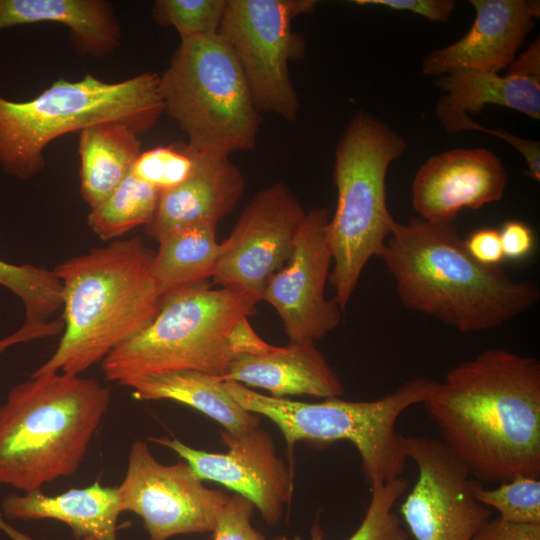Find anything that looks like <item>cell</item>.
I'll return each instance as SVG.
<instances>
[{
  "mask_svg": "<svg viewBox=\"0 0 540 540\" xmlns=\"http://www.w3.org/2000/svg\"><path fill=\"white\" fill-rule=\"evenodd\" d=\"M507 71L524 76L540 78L539 37L507 68Z\"/></svg>",
  "mask_w": 540,
  "mask_h": 540,
  "instance_id": "ab89813d",
  "label": "cell"
},
{
  "mask_svg": "<svg viewBox=\"0 0 540 540\" xmlns=\"http://www.w3.org/2000/svg\"><path fill=\"white\" fill-rule=\"evenodd\" d=\"M188 150L194 158L191 175L179 186L160 193L155 217L146 226L147 234L155 240L177 228L216 225L243 193V175L229 157Z\"/></svg>",
  "mask_w": 540,
  "mask_h": 540,
  "instance_id": "ac0fdd59",
  "label": "cell"
},
{
  "mask_svg": "<svg viewBox=\"0 0 540 540\" xmlns=\"http://www.w3.org/2000/svg\"><path fill=\"white\" fill-rule=\"evenodd\" d=\"M117 488L122 511L142 518L148 540L213 532L230 498L205 487L186 461L162 464L142 440L132 443L127 471Z\"/></svg>",
  "mask_w": 540,
  "mask_h": 540,
  "instance_id": "8fae6325",
  "label": "cell"
},
{
  "mask_svg": "<svg viewBox=\"0 0 540 540\" xmlns=\"http://www.w3.org/2000/svg\"><path fill=\"white\" fill-rule=\"evenodd\" d=\"M445 447L484 482L540 478V362L489 348L454 366L423 402Z\"/></svg>",
  "mask_w": 540,
  "mask_h": 540,
  "instance_id": "6da1fadb",
  "label": "cell"
},
{
  "mask_svg": "<svg viewBox=\"0 0 540 540\" xmlns=\"http://www.w3.org/2000/svg\"><path fill=\"white\" fill-rule=\"evenodd\" d=\"M224 381L262 388L272 397L310 395L323 399L343 395L344 386L314 343H289L254 355L231 358Z\"/></svg>",
  "mask_w": 540,
  "mask_h": 540,
  "instance_id": "d6986e66",
  "label": "cell"
},
{
  "mask_svg": "<svg viewBox=\"0 0 540 540\" xmlns=\"http://www.w3.org/2000/svg\"><path fill=\"white\" fill-rule=\"evenodd\" d=\"M227 0H156L152 18L174 28L180 41L218 34Z\"/></svg>",
  "mask_w": 540,
  "mask_h": 540,
  "instance_id": "f1b7e54d",
  "label": "cell"
},
{
  "mask_svg": "<svg viewBox=\"0 0 540 540\" xmlns=\"http://www.w3.org/2000/svg\"><path fill=\"white\" fill-rule=\"evenodd\" d=\"M80 192L94 208L131 172L140 155L138 134L122 122H102L79 133Z\"/></svg>",
  "mask_w": 540,
  "mask_h": 540,
  "instance_id": "cb8c5ba5",
  "label": "cell"
},
{
  "mask_svg": "<svg viewBox=\"0 0 540 540\" xmlns=\"http://www.w3.org/2000/svg\"><path fill=\"white\" fill-rule=\"evenodd\" d=\"M437 383L417 375L375 400L346 401L337 397L318 403L267 396L234 381H224V386L245 410L275 423L283 434L290 459L300 441L314 446L351 442L359 453L362 473L371 490L404 472L408 458L404 436L396 429L397 420L410 407L423 404Z\"/></svg>",
  "mask_w": 540,
  "mask_h": 540,
  "instance_id": "8992f818",
  "label": "cell"
},
{
  "mask_svg": "<svg viewBox=\"0 0 540 540\" xmlns=\"http://www.w3.org/2000/svg\"><path fill=\"white\" fill-rule=\"evenodd\" d=\"M508 176L485 148H456L430 157L416 172L412 205L428 221H455L463 208L479 209L503 198Z\"/></svg>",
  "mask_w": 540,
  "mask_h": 540,
  "instance_id": "2e32d148",
  "label": "cell"
},
{
  "mask_svg": "<svg viewBox=\"0 0 540 540\" xmlns=\"http://www.w3.org/2000/svg\"><path fill=\"white\" fill-rule=\"evenodd\" d=\"M254 508L247 498L239 494L230 496L218 518L213 540H270L252 526ZM271 540L287 539L285 536H278Z\"/></svg>",
  "mask_w": 540,
  "mask_h": 540,
  "instance_id": "1f68e13d",
  "label": "cell"
},
{
  "mask_svg": "<svg viewBox=\"0 0 540 540\" xmlns=\"http://www.w3.org/2000/svg\"><path fill=\"white\" fill-rule=\"evenodd\" d=\"M231 358L238 355H254L266 352L272 345L260 338L251 327L248 317L239 320L228 337Z\"/></svg>",
  "mask_w": 540,
  "mask_h": 540,
  "instance_id": "74e56055",
  "label": "cell"
},
{
  "mask_svg": "<svg viewBox=\"0 0 540 540\" xmlns=\"http://www.w3.org/2000/svg\"><path fill=\"white\" fill-rule=\"evenodd\" d=\"M3 515L12 520L53 519L68 525L76 540H118V517L123 512L117 487L98 481L49 496L34 490L11 493L1 502Z\"/></svg>",
  "mask_w": 540,
  "mask_h": 540,
  "instance_id": "ffe728a7",
  "label": "cell"
},
{
  "mask_svg": "<svg viewBox=\"0 0 540 540\" xmlns=\"http://www.w3.org/2000/svg\"><path fill=\"white\" fill-rule=\"evenodd\" d=\"M472 491L478 502L498 511L503 521L540 524L539 478L519 476L494 489H486L474 479Z\"/></svg>",
  "mask_w": 540,
  "mask_h": 540,
  "instance_id": "f546056e",
  "label": "cell"
},
{
  "mask_svg": "<svg viewBox=\"0 0 540 540\" xmlns=\"http://www.w3.org/2000/svg\"><path fill=\"white\" fill-rule=\"evenodd\" d=\"M62 322L63 321L61 320H52L41 326H28L23 324L16 332L0 339V354L15 344L54 336L63 332L64 324Z\"/></svg>",
  "mask_w": 540,
  "mask_h": 540,
  "instance_id": "f35d334b",
  "label": "cell"
},
{
  "mask_svg": "<svg viewBox=\"0 0 540 540\" xmlns=\"http://www.w3.org/2000/svg\"><path fill=\"white\" fill-rule=\"evenodd\" d=\"M157 73L144 72L119 82L91 74L59 79L26 101L0 95V167L27 181L46 165L49 143L102 122H122L138 135L150 131L164 113Z\"/></svg>",
  "mask_w": 540,
  "mask_h": 540,
  "instance_id": "5b68a950",
  "label": "cell"
},
{
  "mask_svg": "<svg viewBox=\"0 0 540 540\" xmlns=\"http://www.w3.org/2000/svg\"><path fill=\"white\" fill-rule=\"evenodd\" d=\"M225 453L194 449L177 438L150 437L186 461L201 480L218 482L250 500L268 525L282 516L283 505L291 501L293 473L276 455L272 438L259 427L232 434L220 431Z\"/></svg>",
  "mask_w": 540,
  "mask_h": 540,
  "instance_id": "9a60e30c",
  "label": "cell"
},
{
  "mask_svg": "<svg viewBox=\"0 0 540 540\" xmlns=\"http://www.w3.org/2000/svg\"><path fill=\"white\" fill-rule=\"evenodd\" d=\"M475 19L456 42L433 50L422 60V72L434 78L456 70L499 74L515 60L516 53L539 19V1L470 0Z\"/></svg>",
  "mask_w": 540,
  "mask_h": 540,
  "instance_id": "e0dca14e",
  "label": "cell"
},
{
  "mask_svg": "<svg viewBox=\"0 0 540 540\" xmlns=\"http://www.w3.org/2000/svg\"><path fill=\"white\" fill-rule=\"evenodd\" d=\"M258 301L241 291L214 289L206 281L163 296L154 319L101 362L105 379L131 381L173 371L195 370L222 377L231 360L234 325L255 312Z\"/></svg>",
  "mask_w": 540,
  "mask_h": 540,
  "instance_id": "ba28073f",
  "label": "cell"
},
{
  "mask_svg": "<svg viewBox=\"0 0 540 540\" xmlns=\"http://www.w3.org/2000/svg\"><path fill=\"white\" fill-rule=\"evenodd\" d=\"M329 220L325 208L306 212L286 267L269 279L262 294L261 300L280 315L289 343H314L341 321L342 309L325 297L332 263Z\"/></svg>",
  "mask_w": 540,
  "mask_h": 540,
  "instance_id": "5bb4252c",
  "label": "cell"
},
{
  "mask_svg": "<svg viewBox=\"0 0 540 540\" xmlns=\"http://www.w3.org/2000/svg\"><path fill=\"white\" fill-rule=\"evenodd\" d=\"M159 197L158 190L130 172L103 202L91 209L87 223L104 241L120 238L153 221Z\"/></svg>",
  "mask_w": 540,
  "mask_h": 540,
  "instance_id": "484cf974",
  "label": "cell"
},
{
  "mask_svg": "<svg viewBox=\"0 0 540 540\" xmlns=\"http://www.w3.org/2000/svg\"><path fill=\"white\" fill-rule=\"evenodd\" d=\"M378 257L405 308L461 333L501 327L540 298L536 283L477 262L455 221H396Z\"/></svg>",
  "mask_w": 540,
  "mask_h": 540,
  "instance_id": "7a4b0ae2",
  "label": "cell"
},
{
  "mask_svg": "<svg viewBox=\"0 0 540 540\" xmlns=\"http://www.w3.org/2000/svg\"><path fill=\"white\" fill-rule=\"evenodd\" d=\"M193 168L194 158L186 146H159L141 152L131 173L162 193L182 184Z\"/></svg>",
  "mask_w": 540,
  "mask_h": 540,
  "instance_id": "4dcf8cb0",
  "label": "cell"
},
{
  "mask_svg": "<svg viewBox=\"0 0 540 540\" xmlns=\"http://www.w3.org/2000/svg\"><path fill=\"white\" fill-rule=\"evenodd\" d=\"M35 23L69 29L74 51L104 57L122 43L120 23L105 0H0V30Z\"/></svg>",
  "mask_w": 540,
  "mask_h": 540,
  "instance_id": "44dd1931",
  "label": "cell"
},
{
  "mask_svg": "<svg viewBox=\"0 0 540 540\" xmlns=\"http://www.w3.org/2000/svg\"><path fill=\"white\" fill-rule=\"evenodd\" d=\"M0 286L20 299L26 325H44L62 307V285L54 270L0 259Z\"/></svg>",
  "mask_w": 540,
  "mask_h": 540,
  "instance_id": "4316f807",
  "label": "cell"
},
{
  "mask_svg": "<svg viewBox=\"0 0 540 540\" xmlns=\"http://www.w3.org/2000/svg\"><path fill=\"white\" fill-rule=\"evenodd\" d=\"M167 113L193 152L229 157L250 150L259 133V112L234 54L218 35L180 41L159 75Z\"/></svg>",
  "mask_w": 540,
  "mask_h": 540,
  "instance_id": "9c48e42d",
  "label": "cell"
},
{
  "mask_svg": "<svg viewBox=\"0 0 540 540\" xmlns=\"http://www.w3.org/2000/svg\"><path fill=\"white\" fill-rule=\"evenodd\" d=\"M444 91L435 106V115L449 133L469 113H479L486 105L516 110L532 119L540 118V78L507 71L505 75L473 70H456L435 78Z\"/></svg>",
  "mask_w": 540,
  "mask_h": 540,
  "instance_id": "7402d4cb",
  "label": "cell"
},
{
  "mask_svg": "<svg viewBox=\"0 0 540 540\" xmlns=\"http://www.w3.org/2000/svg\"><path fill=\"white\" fill-rule=\"evenodd\" d=\"M305 215L283 182L258 192L221 243L214 283L261 301L269 279L289 260Z\"/></svg>",
  "mask_w": 540,
  "mask_h": 540,
  "instance_id": "4fadbf2b",
  "label": "cell"
},
{
  "mask_svg": "<svg viewBox=\"0 0 540 540\" xmlns=\"http://www.w3.org/2000/svg\"><path fill=\"white\" fill-rule=\"evenodd\" d=\"M471 540H540V524L510 523L489 519Z\"/></svg>",
  "mask_w": 540,
  "mask_h": 540,
  "instance_id": "d590c367",
  "label": "cell"
},
{
  "mask_svg": "<svg viewBox=\"0 0 540 540\" xmlns=\"http://www.w3.org/2000/svg\"><path fill=\"white\" fill-rule=\"evenodd\" d=\"M154 254L133 237L60 263L54 271L62 285L63 334L32 374L79 375L142 331L163 299L151 273Z\"/></svg>",
  "mask_w": 540,
  "mask_h": 540,
  "instance_id": "3957f363",
  "label": "cell"
},
{
  "mask_svg": "<svg viewBox=\"0 0 540 540\" xmlns=\"http://www.w3.org/2000/svg\"><path fill=\"white\" fill-rule=\"evenodd\" d=\"M354 3L407 11L439 23L447 22L456 7L454 0H355Z\"/></svg>",
  "mask_w": 540,
  "mask_h": 540,
  "instance_id": "836d02e7",
  "label": "cell"
},
{
  "mask_svg": "<svg viewBox=\"0 0 540 540\" xmlns=\"http://www.w3.org/2000/svg\"><path fill=\"white\" fill-rule=\"evenodd\" d=\"M467 130H475L493 135L513 146L524 157L528 167V175L535 181L540 180L539 141L517 137L502 128L491 129L482 126L469 116L458 121L451 129L450 134H455Z\"/></svg>",
  "mask_w": 540,
  "mask_h": 540,
  "instance_id": "d6a6232c",
  "label": "cell"
},
{
  "mask_svg": "<svg viewBox=\"0 0 540 540\" xmlns=\"http://www.w3.org/2000/svg\"><path fill=\"white\" fill-rule=\"evenodd\" d=\"M418 478L400 513L415 540H471L491 517L478 502L466 467L435 438L404 436Z\"/></svg>",
  "mask_w": 540,
  "mask_h": 540,
  "instance_id": "7c38bea8",
  "label": "cell"
},
{
  "mask_svg": "<svg viewBox=\"0 0 540 540\" xmlns=\"http://www.w3.org/2000/svg\"><path fill=\"white\" fill-rule=\"evenodd\" d=\"M126 387L132 389V395L138 400H172L185 404L232 434L259 425V417L230 396L220 376L195 370L173 371L131 381Z\"/></svg>",
  "mask_w": 540,
  "mask_h": 540,
  "instance_id": "603a6c76",
  "label": "cell"
},
{
  "mask_svg": "<svg viewBox=\"0 0 540 540\" xmlns=\"http://www.w3.org/2000/svg\"><path fill=\"white\" fill-rule=\"evenodd\" d=\"M315 0H227L218 35L234 54L258 112L293 122L299 100L289 64L305 51L292 21L311 13Z\"/></svg>",
  "mask_w": 540,
  "mask_h": 540,
  "instance_id": "30bf717a",
  "label": "cell"
},
{
  "mask_svg": "<svg viewBox=\"0 0 540 540\" xmlns=\"http://www.w3.org/2000/svg\"><path fill=\"white\" fill-rule=\"evenodd\" d=\"M0 528L3 529L14 540H26V536L12 529L0 515Z\"/></svg>",
  "mask_w": 540,
  "mask_h": 540,
  "instance_id": "60d3db41",
  "label": "cell"
},
{
  "mask_svg": "<svg viewBox=\"0 0 540 540\" xmlns=\"http://www.w3.org/2000/svg\"><path fill=\"white\" fill-rule=\"evenodd\" d=\"M464 241L469 254L483 265L498 266L504 259L499 230L490 227L480 228Z\"/></svg>",
  "mask_w": 540,
  "mask_h": 540,
  "instance_id": "e575fe53",
  "label": "cell"
},
{
  "mask_svg": "<svg viewBox=\"0 0 540 540\" xmlns=\"http://www.w3.org/2000/svg\"><path fill=\"white\" fill-rule=\"evenodd\" d=\"M407 480L400 476L372 488L365 516L357 530L347 540H409L393 506L407 490ZM311 540H322L318 523L311 531Z\"/></svg>",
  "mask_w": 540,
  "mask_h": 540,
  "instance_id": "83f0119b",
  "label": "cell"
},
{
  "mask_svg": "<svg viewBox=\"0 0 540 540\" xmlns=\"http://www.w3.org/2000/svg\"><path fill=\"white\" fill-rule=\"evenodd\" d=\"M499 234L504 258L523 259L534 247V234L531 228L521 221H506Z\"/></svg>",
  "mask_w": 540,
  "mask_h": 540,
  "instance_id": "8d00e7d4",
  "label": "cell"
},
{
  "mask_svg": "<svg viewBox=\"0 0 540 540\" xmlns=\"http://www.w3.org/2000/svg\"><path fill=\"white\" fill-rule=\"evenodd\" d=\"M152 277L166 293L212 277L221 252L216 225H194L171 230L157 239Z\"/></svg>",
  "mask_w": 540,
  "mask_h": 540,
  "instance_id": "d4e9b609",
  "label": "cell"
},
{
  "mask_svg": "<svg viewBox=\"0 0 540 540\" xmlns=\"http://www.w3.org/2000/svg\"><path fill=\"white\" fill-rule=\"evenodd\" d=\"M406 148L402 135L365 111L351 118L338 140L333 168L337 204L327 232L333 262L328 279L341 309L396 222L387 207L386 174Z\"/></svg>",
  "mask_w": 540,
  "mask_h": 540,
  "instance_id": "52a82bcc",
  "label": "cell"
},
{
  "mask_svg": "<svg viewBox=\"0 0 540 540\" xmlns=\"http://www.w3.org/2000/svg\"><path fill=\"white\" fill-rule=\"evenodd\" d=\"M111 402L95 379L34 375L0 406V485L22 492L75 474Z\"/></svg>",
  "mask_w": 540,
  "mask_h": 540,
  "instance_id": "277c9868",
  "label": "cell"
}]
</instances>
